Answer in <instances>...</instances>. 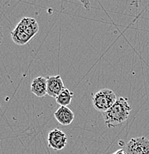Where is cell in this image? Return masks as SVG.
Segmentation results:
<instances>
[{"instance_id":"obj_9","label":"cell","mask_w":149,"mask_h":154,"mask_svg":"<svg viewBox=\"0 0 149 154\" xmlns=\"http://www.w3.org/2000/svg\"><path fill=\"white\" fill-rule=\"evenodd\" d=\"M11 35L14 42L17 45H25L28 44L32 39L30 36L27 35L25 33H24L23 31H22L20 29L17 28V27L11 32Z\"/></svg>"},{"instance_id":"obj_10","label":"cell","mask_w":149,"mask_h":154,"mask_svg":"<svg viewBox=\"0 0 149 154\" xmlns=\"http://www.w3.org/2000/svg\"><path fill=\"white\" fill-rule=\"evenodd\" d=\"M73 96H74V94L72 91H70L68 88H65L57 96V97L56 98V101H57V103L60 106L67 107V106L69 105L71 103Z\"/></svg>"},{"instance_id":"obj_6","label":"cell","mask_w":149,"mask_h":154,"mask_svg":"<svg viewBox=\"0 0 149 154\" xmlns=\"http://www.w3.org/2000/svg\"><path fill=\"white\" fill-rule=\"evenodd\" d=\"M17 28L26 33L31 38L34 37L39 32V25L35 19L24 17L17 25Z\"/></svg>"},{"instance_id":"obj_5","label":"cell","mask_w":149,"mask_h":154,"mask_svg":"<svg viewBox=\"0 0 149 154\" xmlns=\"http://www.w3.org/2000/svg\"><path fill=\"white\" fill-rule=\"evenodd\" d=\"M46 78H47L48 95L56 99L57 96L65 88L63 81L60 75L48 76Z\"/></svg>"},{"instance_id":"obj_8","label":"cell","mask_w":149,"mask_h":154,"mask_svg":"<svg viewBox=\"0 0 149 154\" xmlns=\"http://www.w3.org/2000/svg\"><path fill=\"white\" fill-rule=\"evenodd\" d=\"M30 91L37 97H44L47 92V78L38 76L33 79L30 85Z\"/></svg>"},{"instance_id":"obj_2","label":"cell","mask_w":149,"mask_h":154,"mask_svg":"<svg viewBox=\"0 0 149 154\" xmlns=\"http://www.w3.org/2000/svg\"><path fill=\"white\" fill-rule=\"evenodd\" d=\"M117 100L116 94L112 90L105 88L99 91L93 96L94 107L101 113L107 111Z\"/></svg>"},{"instance_id":"obj_11","label":"cell","mask_w":149,"mask_h":154,"mask_svg":"<svg viewBox=\"0 0 149 154\" xmlns=\"http://www.w3.org/2000/svg\"><path fill=\"white\" fill-rule=\"evenodd\" d=\"M113 154H128V153H127V152L125 150V149L123 148V149H119L118 150L115 151Z\"/></svg>"},{"instance_id":"obj_1","label":"cell","mask_w":149,"mask_h":154,"mask_svg":"<svg viewBox=\"0 0 149 154\" xmlns=\"http://www.w3.org/2000/svg\"><path fill=\"white\" fill-rule=\"evenodd\" d=\"M132 107L127 98L119 97L114 105L107 111L102 113L104 121L109 128L123 125L129 119Z\"/></svg>"},{"instance_id":"obj_3","label":"cell","mask_w":149,"mask_h":154,"mask_svg":"<svg viewBox=\"0 0 149 154\" xmlns=\"http://www.w3.org/2000/svg\"><path fill=\"white\" fill-rule=\"evenodd\" d=\"M124 149L128 154H149V139L145 136L132 138Z\"/></svg>"},{"instance_id":"obj_7","label":"cell","mask_w":149,"mask_h":154,"mask_svg":"<svg viewBox=\"0 0 149 154\" xmlns=\"http://www.w3.org/2000/svg\"><path fill=\"white\" fill-rule=\"evenodd\" d=\"M54 117L60 125L68 126L73 122L74 119V113L68 107L60 106L54 113Z\"/></svg>"},{"instance_id":"obj_12","label":"cell","mask_w":149,"mask_h":154,"mask_svg":"<svg viewBox=\"0 0 149 154\" xmlns=\"http://www.w3.org/2000/svg\"><path fill=\"white\" fill-rule=\"evenodd\" d=\"M2 39H3V30H2V28L1 27V25H0V45L2 44Z\"/></svg>"},{"instance_id":"obj_4","label":"cell","mask_w":149,"mask_h":154,"mask_svg":"<svg viewBox=\"0 0 149 154\" xmlns=\"http://www.w3.org/2000/svg\"><path fill=\"white\" fill-rule=\"evenodd\" d=\"M49 147L55 150H61L68 144V136L62 131L56 128L52 130L48 136Z\"/></svg>"}]
</instances>
